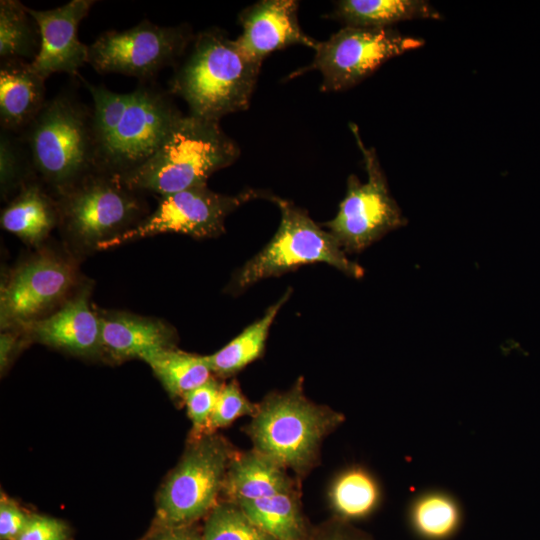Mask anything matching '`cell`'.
Returning a JSON list of instances; mask_svg holds the SVG:
<instances>
[{
    "label": "cell",
    "instance_id": "d6a6232c",
    "mask_svg": "<svg viewBox=\"0 0 540 540\" xmlns=\"http://www.w3.org/2000/svg\"><path fill=\"white\" fill-rule=\"evenodd\" d=\"M30 515L24 512L16 503L6 496L0 501V538L1 540H16L25 528Z\"/></svg>",
    "mask_w": 540,
    "mask_h": 540
},
{
    "label": "cell",
    "instance_id": "d4e9b609",
    "mask_svg": "<svg viewBox=\"0 0 540 540\" xmlns=\"http://www.w3.org/2000/svg\"><path fill=\"white\" fill-rule=\"evenodd\" d=\"M145 361L173 398L182 397L207 382L211 376L205 356L190 354L174 348L146 357Z\"/></svg>",
    "mask_w": 540,
    "mask_h": 540
},
{
    "label": "cell",
    "instance_id": "5bb4252c",
    "mask_svg": "<svg viewBox=\"0 0 540 540\" xmlns=\"http://www.w3.org/2000/svg\"><path fill=\"white\" fill-rule=\"evenodd\" d=\"M95 3L94 0H72L49 10L28 7L41 35L39 52L30 62L36 73L45 79L54 73L80 75L79 69L88 63L89 45L78 38L79 24Z\"/></svg>",
    "mask_w": 540,
    "mask_h": 540
},
{
    "label": "cell",
    "instance_id": "5b68a950",
    "mask_svg": "<svg viewBox=\"0 0 540 540\" xmlns=\"http://www.w3.org/2000/svg\"><path fill=\"white\" fill-rule=\"evenodd\" d=\"M248 427L254 450L283 469L302 473L317 457L322 439L343 421V415L309 401L300 383L268 396Z\"/></svg>",
    "mask_w": 540,
    "mask_h": 540
},
{
    "label": "cell",
    "instance_id": "3957f363",
    "mask_svg": "<svg viewBox=\"0 0 540 540\" xmlns=\"http://www.w3.org/2000/svg\"><path fill=\"white\" fill-rule=\"evenodd\" d=\"M239 155L237 143L219 121L183 114L154 154L119 178L132 190L163 196L207 185L213 173L230 166Z\"/></svg>",
    "mask_w": 540,
    "mask_h": 540
},
{
    "label": "cell",
    "instance_id": "7c38bea8",
    "mask_svg": "<svg viewBox=\"0 0 540 540\" xmlns=\"http://www.w3.org/2000/svg\"><path fill=\"white\" fill-rule=\"evenodd\" d=\"M265 195L263 191L247 189L237 195H224L207 185L192 187L163 195L154 212L120 235L101 243L107 249L122 243L161 233H179L193 238H211L224 232L226 217L240 205Z\"/></svg>",
    "mask_w": 540,
    "mask_h": 540
},
{
    "label": "cell",
    "instance_id": "603a6c76",
    "mask_svg": "<svg viewBox=\"0 0 540 540\" xmlns=\"http://www.w3.org/2000/svg\"><path fill=\"white\" fill-rule=\"evenodd\" d=\"M238 505L260 529L276 540H307L305 522L293 492L243 501Z\"/></svg>",
    "mask_w": 540,
    "mask_h": 540
},
{
    "label": "cell",
    "instance_id": "9a60e30c",
    "mask_svg": "<svg viewBox=\"0 0 540 540\" xmlns=\"http://www.w3.org/2000/svg\"><path fill=\"white\" fill-rule=\"evenodd\" d=\"M296 0H262L239 15L242 33L236 42L252 60L262 64L274 51L302 45L315 48L318 41L307 35L298 21Z\"/></svg>",
    "mask_w": 540,
    "mask_h": 540
},
{
    "label": "cell",
    "instance_id": "f1b7e54d",
    "mask_svg": "<svg viewBox=\"0 0 540 540\" xmlns=\"http://www.w3.org/2000/svg\"><path fill=\"white\" fill-rule=\"evenodd\" d=\"M203 540H276L231 502L217 504L206 517Z\"/></svg>",
    "mask_w": 540,
    "mask_h": 540
},
{
    "label": "cell",
    "instance_id": "ba28073f",
    "mask_svg": "<svg viewBox=\"0 0 540 540\" xmlns=\"http://www.w3.org/2000/svg\"><path fill=\"white\" fill-rule=\"evenodd\" d=\"M233 456L219 436L211 434L194 441L159 492L156 525H193L207 517L217 505Z\"/></svg>",
    "mask_w": 540,
    "mask_h": 540
},
{
    "label": "cell",
    "instance_id": "44dd1931",
    "mask_svg": "<svg viewBox=\"0 0 540 540\" xmlns=\"http://www.w3.org/2000/svg\"><path fill=\"white\" fill-rule=\"evenodd\" d=\"M333 16L346 26L363 28H387L400 21L441 17L422 0H342L337 2Z\"/></svg>",
    "mask_w": 540,
    "mask_h": 540
},
{
    "label": "cell",
    "instance_id": "d590c367",
    "mask_svg": "<svg viewBox=\"0 0 540 540\" xmlns=\"http://www.w3.org/2000/svg\"><path fill=\"white\" fill-rule=\"evenodd\" d=\"M0 341V364L1 369L3 370L8 365V362L16 349L18 339L13 332H5L1 334Z\"/></svg>",
    "mask_w": 540,
    "mask_h": 540
},
{
    "label": "cell",
    "instance_id": "836d02e7",
    "mask_svg": "<svg viewBox=\"0 0 540 540\" xmlns=\"http://www.w3.org/2000/svg\"><path fill=\"white\" fill-rule=\"evenodd\" d=\"M142 540H203L202 531L193 525L161 526L156 525Z\"/></svg>",
    "mask_w": 540,
    "mask_h": 540
},
{
    "label": "cell",
    "instance_id": "ac0fdd59",
    "mask_svg": "<svg viewBox=\"0 0 540 540\" xmlns=\"http://www.w3.org/2000/svg\"><path fill=\"white\" fill-rule=\"evenodd\" d=\"M45 78L36 73L30 62L2 60L0 65L1 129L21 134L37 117L45 100Z\"/></svg>",
    "mask_w": 540,
    "mask_h": 540
},
{
    "label": "cell",
    "instance_id": "f546056e",
    "mask_svg": "<svg viewBox=\"0 0 540 540\" xmlns=\"http://www.w3.org/2000/svg\"><path fill=\"white\" fill-rule=\"evenodd\" d=\"M258 405L251 403L241 392L236 382L222 384L214 410L206 428V435L232 424L237 418L251 415Z\"/></svg>",
    "mask_w": 540,
    "mask_h": 540
},
{
    "label": "cell",
    "instance_id": "1f68e13d",
    "mask_svg": "<svg viewBox=\"0 0 540 540\" xmlns=\"http://www.w3.org/2000/svg\"><path fill=\"white\" fill-rule=\"evenodd\" d=\"M69 537V527L63 521L34 514L16 540H68Z\"/></svg>",
    "mask_w": 540,
    "mask_h": 540
},
{
    "label": "cell",
    "instance_id": "52a82bcc",
    "mask_svg": "<svg viewBox=\"0 0 540 540\" xmlns=\"http://www.w3.org/2000/svg\"><path fill=\"white\" fill-rule=\"evenodd\" d=\"M140 193L117 175L95 172L56 198L58 224L74 243L98 248L148 215Z\"/></svg>",
    "mask_w": 540,
    "mask_h": 540
},
{
    "label": "cell",
    "instance_id": "484cf974",
    "mask_svg": "<svg viewBox=\"0 0 540 540\" xmlns=\"http://www.w3.org/2000/svg\"><path fill=\"white\" fill-rule=\"evenodd\" d=\"M329 499L333 510L344 520L370 515L380 503L381 491L375 478L360 467L349 468L333 481Z\"/></svg>",
    "mask_w": 540,
    "mask_h": 540
},
{
    "label": "cell",
    "instance_id": "2e32d148",
    "mask_svg": "<svg viewBox=\"0 0 540 540\" xmlns=\"http://www.w3.org/2000/svg\"><path fill=\"white\" fill-rule=\"evenodd\" d=\"M23 329L31 339L74 355L94 356L101 352L100 316L90 306L87 289Z\"/></svg>",
    "mask_w": 540,
    "mask_h": 540
},
{
    "label": "cell",
    "instance_id": "83f0119b",
    "mask_svg": "<svg viewBox=\"0 0 540 540\" xmlns=\"http://www.w3.org/2000/svg\"><path fill=\"white\" fill-rule=\"evenodd\" d=\"M37 179L28 148L20 134L1 129L0 184L4 198L14 196L28 182Z\"/></svg>",
    "mask_w": 540,
    "mask_h": 540
},
{
    "label": "cell",
    "instance_id": "6da1fadb",
    "mask_svg": "<svg viewBox=\"0 0 540 540\" xmlns=\"http://www.w3.org/2000/svg\"><path fill=\"white\" fill-rule=\"evenodd\" d=\"M78 77L93 101L98 172L121 176L141 166L183 115L169 94L151 81L117 93Z\"/></svg>",
    "mask_w": 540,
    "mask_h": 540
},
{
    "label": "cell",
    "instance_id": "4316f807",
    "mask_svg": "<svg viewBox=\"0 0 540 540\" xmlns=\"http://www.w3.org/2000/svg\"><path fill=\"white\" fill-rule=\"evenodd\" d=\"M41 45L36 20L18 0L0 1V59L32 62Z\"/></svg>",
    "mask_w": 540,
    "mask_h": 540
},
{
    "label": "cell",
    "instance_id": "cb8c5ba5",
    "mask_svg": "<svg viewBox=\"0 0 540 540\" xmlns=\"http://www.w3.org/2000/svg\"><path fill=\"white\" fill-rule=\"evenodd\" d=\"M409 524L423 540H447L460 528L462 511L449 493L429 490L417 495L408 509Z\"/></svg>",
    "mask_w": 540,
    "mask_h": 540
},
{
    "label": "cell",
    "instance_id": "9c48e42d",
    "mask_svg": "<svg viewBox=\"0 0 540 540\" xmlns=\"http://www.w3.org/2000/svg\"><path fill=\"white\" fill-rule=\"evenodd\" d=\"M350 127L363 155L367 181L350 175L336 216L323 225L345 252L358 253L407 220L389 193L375 149L364 146L356 125Z\"/></svg>",
    "mask_w": 540,
    "mask_h": 540
},
{
    "label": "cell",
    "instance_id": "e575fe53",
    "mask_svg": "<svg viewBox=\"0 0 540 540\" xmlns=\"http://www.w3.org/2000/svg\"><path fill=\"white\" fill-rule=\"evenodd\" d=\"M307 540H371L366 534L353 529L349 525L339 522L328 526L323 531Z\"/></svg>",
    "mask_w": 540,
    "mask_h": 540
},
{
    "label": "cell",
    "instance_id": "4dcf8cb0",
    "mask_svg": "<svg viewBox=\"0 0 540 540\" xmlns=\"http://www.w3.org/2000/svg\"><path fill=\"white\" fill-rule=\"evenodd\" d=\"M214 377L183 396L188 416L192 422L194 441L206 436V428L214 410L220 389Z\"/></svg>",
    "mask_w": 540,
    "mask_h": 540
},
{
    "label": "cell",
    "instance_id": "4fadbf2b",
    "mask_svg": "<svg viewBox=\"0 0 540 540\" xmlns=\"http://www.w3.org/2000/svg\"><path fill=\"white\" fill-rule=\"evenodd\" d=\"M75 281V268L55 254L42 253L22 263L1 286V327L25 328L41 319L66 298Z\"/></svg>",
    "mask_w": 540,
    "mask_h": 540
},
{
    "label": "cell",
    "instance_id": "d6986e66",
    "mask_svg": "<svg viewBox=\"0 0 540 540\" xmlns=\"http://www.w3.org/2000/svg\"><path fill=\"white\" fill-rule=\"evenodd\" d=\"M284 471L255 450L234 454L227 468L222 491L234 504L293 492L291 481Z\"/></svg>",
    "mask_w": 540,
    "mask_h": 540
},
{
    "label": "cell",
    "instance_id": "8fae6325",
    "mask_svg": "<svg viewBox=\"0 0 540 540\" xmlns=\"http://www.w3.org/2000/svg\"><path fill=\"white\" fill-rule=\"evenodd\" d=\"M193 38L187 25L159 26L143 20L123 31L100 34L89 45L88 63L101 74L151 81L163 68L177 65Z\"/></svg>",
    "mask_w": 540,
    "mask_h": 540
},
{
    "label": "cell",
    "instance_id": "7402d4cb",
    "mask_svg": "<svg viewBox=\"0 0 540 540\" xmlns=\"http://www.w3.org/2000/svg\"><path fill=\"white\" fill-rule=\"evenodd\" d=\"M290 294L288 290L266 310L262 318L244 329L226 346L214 354L205 356L211 372L218 376L228 377L259 358L264 350L270 327Z\"/></svg>",
    "mask_w": 540,
    "mask_h": 540
},
{
    "label": "cell",
    "instance_id": "ffe728a7",
    "mask_svg": "<svg viewBox=\"0 0 540 540\" xmlns=\"http://www.w3.org/2000/svg\"><path fill=\"white\" fill-rule=\"evenodd\" d=\"M59 223L57 199L38 180L25 184L1 214V226L30 244H39Z\"/></svg>",
    "mask_w": 540,
    "mask_h": 540
},
{
    "label": "cell",
    "instance_id": "8992f818",
    "mask_svg": "<svg viewBox=\"0 0 540 540\" xmlns=\"http://www.w3.org/2000/svg\"><path fill=\"white\" fill-rule=\"evenodd\" d=\"M270 200L280 209L279 227L270 242L236 273L231 288L243 290L265 278L319 262L353 278L364 275L363 268L347 258L336 238L318 226L306 211L276 196Z\"/></svg>",
    "mask_w": 540,
    "mask_h": 540
},
{
    "label": "cell",
    "instance_id": "277c9868",
    "mask_svg": "<svg viewBox=\"0 0 540 540\" xmlns=\"http://www.w3.org/2000/svg\"><path fill=\"white\" fill-rule=\"evenodd\" d=\"M20 135L37 179L55 198L98 172L92 108L69 90L47 100Z\"/></svg>",
    "mask_w": 540,
    "mask_h": 540
},
{
    "label": "cell",
    "instance_id": "e0dca14e",
    "mask_svg": "<svg viewBox=\"0 0 540 540\" xmlns=\"http://www.w3.org/2000/svg\"><path fill=\"white\" fill-rule=\"evenodd\" d=\"M101 353L114 360L139 358L173 348L175 332L164 322L126 312L99 314Z\"/></svg>",
    "mask_w": 540,
    "mask_h": 540
},
{
    "label": "cell",
    "instance_id": "7a4b0ae2",
    "mask_svg": "<svg viewBox=\"0 0 540 540\" xmlns=\"http://www.w3.org/2000/svg\"><path fill=\"white\" fill-rule=\"evenodd\" d=\"M261 66L221 30H205L194 36L188 55L175 66L170 93L186 102L190 114L220 122L248 109Z\"/></svg>",
    "mask_w": 540,
    "mask_h": 540
},
{
    "label": "cell",
    "instance_id": "30bf717a",
    "mask_svg": "<svg viewBox=\"0 0 540 540\" xmlns=\"http://www.w3.org/2000/svg\"><path fill=\"white\" fill-rule=\"evenodd\" d=\"M424 45V40L390 28L345 26L325 41H318L311 64L290 78L317 70L322 91L348 89L371 75L387 60Z\"/></svg>",
    "mask_w": 540,
    "mask_h": 540
}]
</instances>
